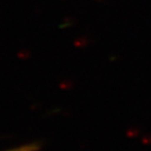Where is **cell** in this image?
<instances>
[{
	"label": "cell",
	"instance_id": "6da1fadb",
	"mask_svg": "<svg viewBox=\"0 0 151 151\" xmlns=\"http://www.w3.org/2000/svg\"><path fill=\"white\" fill-rule=\"evenodd\" d=\"M41 148V144L39 143H31V144H27L21 146L20 147H16L13 149H9L6 151H38Z\"/></svg>",
	"mask_w": 151,
	"mask_h": 151
}]
</instances>
